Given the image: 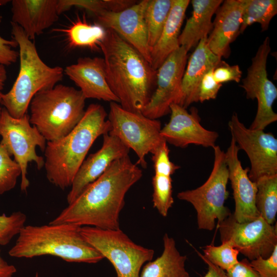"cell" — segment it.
Returning <instances> with one entry per match:
<instances>
[{
    "label": "cell",
    "mask_w": 277,
    "mask_h": 277,
    "mask_svg": "<svg viewBox=\"0 0 277 277\" xmlns=\"http://www.w3.org/2000/svg\"><path fill=\"white\" fill-rule=\"evenodd\" d=\"M107 117L110 125L108 133L135 152L138 158L136 164L146 168V156L166 142L161 135L160 121L141 112L126 110L115 102L110 103Z\"/></svg>",
    "instance_id": "cell-9"
},
{
    "label": "cell",
    "mask_w": 277,
    "mask_h": 277,
    "mask_svg": "<svg viewBox=\"0 0 277 277\" xmlns=\"http://www.w3.org/2000/svg\"><path fill=\"white\" fill-rule=\"evenodd\" d=\"M222 0H192L191 16L187 19L179 37L180 46L188 52L207 37L213 28L212 17L222 4Z\"/></svg>",
    "instance_id": "cell-24"
},
{
    "label": "cell",
    "mask_w": 277,
    "mask_h": 277,
    "mask_svg": "<svg viewBox=\"0 0 277 277\" xmlns=\"http://www.w3.org/2000/svg\"><path fill=\"white\" fill-rule=\"evenodd\" d=\"M217 227L221 242L229 241L250 261L260 256L268 258L277 245L276 223L269 224L260 215L252 221L239 223L231 213Z\"/></svg>",
    "instance_id": "cell-11"
},
{
    "label": "cell",
    "mask_w": 277,
    "mask_h": 277,
    "mask_svg": "<svg viewBox=\"0 0 277 277\" xmlns=\"http://www.w3.org/2000/svg\"><path fill=\"white\" fill-rule=\"evenodd\" d=\"M11 2L9 0H0V6H3Z\"/></svg>",
    "instance_id": "cell-44"
},
{
    "label": "cell",
    "mask_w": 277,
    "mask_h": 277,
    "mask_svg": "<svg viewBox=\"0 0 277 277\" xmlns=\"http://www.w3.org/2000/svg\"><path fill=\"white\" fill-rule=\"evenodd\" d=\"M106 31L100 47L109 86L123 108L141 112L153 93L157 70L116 32Z\"/></svg>",
    "instance_id": "cell-2"
},
{
    "label": "cell",
    "mask_w": 277,
    "mask_h": 277,
    "mask_svg": "<svg viewBox=\"0 0 277 277\" xmlns=\"http://www.w3.org/2000/svg\"><path fill=\"white\" fill-rule=\"evenodd\" d=\"M142 176V170L129 155L115 160L49 224L120 229L125 195Z\"/></svg>",
    "instance_id": "cell-1"
},
{
    "label": "cell",
    "mask_w": 277,
    "mask_h": 277,
    "mask_svg": "<svg viewBox=\"0 0 277 277\" xmlns=\"http://www.w3.org/2000/svg\"><path fill=\"white\" fill-rule=\"evenodd\" d=\"M228 127L232 138L249 157L248 176L252 181L277 174V139L271 133L247 128L236 113H233Z\"/></svg>",
    "instance_id": "cell-13"
},
{
    "label": "cell",
    "mask_w": 277,
    "mask_h": 277,
    "mask_svg": "<svg viewBox=\"0 0 277 277\" xmlns=\"http://www.w3.org/2000/svg\"><path fill=\"white\" fill-rule=\"evenodd\" d=\"M64 33L70 48H87L93 51L100 49L106 35V29L100 25L87 22L85 15L77 17L68 27L54 29Z\"/></svg>",
    "instance_id": "cell-26"
},
{
    "label": "cell",
    "mask_w": 277,
    "mask_h": 277,
    "mask_svg": "<svg viewBox=\"0 0 277 277\" xmlns=\"http://www.w3.org/2000/svg\"><path fill=\"white\" fill-rule=\"evenodd\" d=\"M242 74V71L238 65L230 66L223 61L213 70L215 81L222 84L230 81L239 83Z\"/></svg>",
    "instance_id": "cell-38"
},
{
    "label": "cell",
    "mask_w": 277,
    "mask_h": 277,
    "mask_svg": "<svg viewBox=\"0 0 277 277\" xmlns=\"http://www.w3.org/2000/svg\"><path fill=\"white\" fill-rule=\"evenodd\" d=\"M86 100L80 90L62 84L39 91L29 104L30 123L47 142L58 140L81 120Z\"/></svg>",
    "instance_id": "cell-6"
},
{
    "label": "cell",
    "mask_w": 277,
    "mask_h": 277,
    "mask_svg": "<svg viewBox=\"0 0 277 277\" xmlns=\"http://www.w3.org/2000/svg\"><path fill=\"white\" fill-rule=\"evenodd\" d=\"M134 4V1L127 0H57V10L60 15L72 7H78L95 15L103 10L121 11Z\"/></svg>",
    "instance_id": "cell-30"
},
{
    "label": "cell",
    "mask_w": 277,
    "mask_h": 277,
    "mask_svg": "<svg viewBox=\"0 0 277 277\" xmlns=\"http://www.w3.org/2000/svg\"><path fill=\"white\" fill-rule=\"evenodd\" d=\"M255 183L256 208L260 216L269 224L274 225L277 213V174L263 176Z\"/></svg>",
    "instance_id": "cell-27"
},
{
    "label": "cell",
    "mask_w": 277,
    "mask_h": 277,
    "mask_svg": "<svg viewBox=\"0 0 277 277\" xmlns=\"http://www.w3.org/2000/svg\"><path fill=\"white\" fill-rule=\"evenodd\" d=\"M16 272L15 267L9 264L0 254V277H12Z\"/></svg>",
    "instance_id": "cell-42"
},
{
    "label": "cell",
    "mask_w": 277,
    "mask_h": 277,
    "mask_svg": "<svg viewBox=\"0 0 277 277\" xmlns=\"http://www.w3.org/2000/svg\"><path fill=\"white\" fill-rule=\"evenodd\" d=\"M7 78V75L5 66L0 64V92L4 88Z\"/></svg>",
    "instance_id": "cell-43"
},
{
    "label": "cell",
    "mask_w": 277,
    "mask_h": 277,
    "mask_svg": "<svg viewBox=\"0 0 277 277\" xmlns=\"http://www.w3.org/2000/svg\"><path fill=\"white\" fill-rule=\"evenodd\" d=\"M26 220V214L21 211L13 212L10 215H0V246L7 245L19 234L25 226Z\"/></svg>",
    "instance_id": "cell-34"
},
{
    "label": "cell",
    "mask_w": 277,
    "mask_h": 277,
    "mask_svg": "<svg viewBox=\"0 0 277 277\" xmlns=\"http://www.w3.org/2000/svg\"><path fill=\"white\" fill-rule=\"evenodd\" d=\"M250 264L260 277H277V245L268 258L260 256Z\"/></svg>",
    "instance_id": "cell-36"
},
{
    "label": "cell",
    "mask_w": 277,
    "mask_h": 277,
    "mask_svg": "<svg viewBox=\"0 0 277 277\" xmlns=\"http://www.w3.org/2000/svg\"><path fill=\"white\" fill-rule=\"evenodd\" d=\"M21 174L19 164L11 159L7 149L0 143V194L13 189Z\"/></svg>",
    "instance_id": "cell-33"
},
{
    "label": "cell",
    "mask_w": 277,
    "mask_h": 277,
    "mask_svg": "<svg viewBox=\"0 0 277 277\" xmlns=\"http://www.w3.org/2000/svg\"><path fill=\"white\" fill-rule=\"evenodd\" d=\"M170 109V120L161 130L167 143L183 148L190 144L212 148L215 146L219 134L202 126L197 109L192 108L189 113L186 109L173 103Z\"/></svg>",
    "instance_id": "cell-16"
},
{
    "label": "cell",
    "mask_w": 277,
    "mask_h": 277,
    "mask_svg": "<svg viewBox=\"0 0 277 277\" xmlns=\"http://www.w3.org/2000/svg\"><path fill=\"white\" fill-rule=\"evenodd\" d=\"M189 0H173V3L159 38L150 50V64L157 70L166 59L180 46V29L190 3Z\"/></svg>",
    "instance_id": "cell-23"
},
{
    "label": "cell",
    "mask_w": 277,
    "mask_h": 277,
    "mask_svg": "<svg viewBox=\"0 0 277 277\" xmlns=\"http://www.w3.org/2000/svg\"><path fill=\"white\" fill-rule=\"evenodd\" d=\"M246 0L223 1L216 12L213 28L207 39L210 50L216 55L228 57L230 45L240 33Z\"/></svg>",
    "instance_id": "cell-20"
},
{
    "label": "cell",
    "mask_w": 277,
    "mask_h": 277,
    "mask_svg": "<svg viewBox=\"0 0 277 277\" xmlns=\"http://www.w3.org/2000/svg\"><path fill=\"white\" fill-rule=\"evenodd\" d=\"M1 92H0V103H1ZM1 109V107H0V110Z\"/></svg>",
    "instance_id": "cell-45"
},
{
    "label": "cell",
    "mask_w": 277,
    "mask_h": 277,
    "mask_svg": "<svg viewBox=\"0 0 277 277\" xmlns=\"http://www.w3.org/2000/svg\"><path fill=\"white\" fill-rule=\"evenodd\" d=\"M213 149V165L206 181L195 189L177 194L179 199L190 203L195 209L199 229L209 231L214 229L216 220L219 223L231 214L225 206L228 196L229 180L225 153L219 146L215 145Z\"/></svg>",
    "instance_id": "cell-7"
},
{
    "label": "cell",
    "mask_w": 277,
    "mask_h": 277,
    "mask_svg": "<svg viewBox=\"0 0 277 277\" xmlns=\"http://www.w3.org/2000/svg\"><path fill=\"white\" fill-rule=\"evenodd\" d=\"M169 152L165 142L151 153L154 174L171 176L180 168L170 161Z\"/></svg>",
    "instance_id": "cell-35"
},
{
    "label": "cell",
    "mask_w": 277,
    "mask_h": 277,
    "mask_svg": "<svg viewBox=\"0 0 277 277\" xmlns=\"http://www.w3.org/2000/svg\"><path fill=\"white\" fill-rule=\"evenodd\" d=\"M214 69H212L207 72L201 82L199 100L201 103L215 98L219 90L222 86V84L217 83L214 77Z\"/></svg>",
    "instance_id": "cell-37"
},
{
    "label": "cell",
    "mask_w": 277,
    "mask_h": 277,
    "mask_svg": "<svg viewBox=\"0 0 277 277\" xmlns=\"http://www.w3.org/2000/svg\"><path fill=\"white\" fill-rule=\"evenodd\" d=\"M270 51V39L266 37L252 58L247 75L242 80L241 85L246 92L247 98H255L258 102L256 114L249 127L253 130H264L277 121V114L272 109L277 98V88L268 78L266 70L267 57Z\"/></svg>",
    "instance_id": "cell-12"
},
{
    "label": "cell",
    "mask_w": 277,
    "mask_h": 277,
    "mask_svg": "<svg viewBox=\"0 0 277 277\" xmlns=\"http://www.w3.org/2000/svg\"><path fill=\"white\" fill-rule=\"evenodd\" d=\"M148 0H143L121 11L103 10L95 16L96 24L114 31L137 50L150 64L144 14Z\"/></svg>",
    "instance_id": "cell-15"
},
{
    "label": "cell",
    "mask_w": 277,
    "mask_h": 277,
    "mask_svg": "<svg viewBox=\"0 0 277 277\" xmlns=\"http://www.w3.org/2000/svg\"><path fill=\"white\" fill-rule=\"evenodd\" d=\"M11 22L33 40L58 19L57 0L11 1Z\"/></svg>",
    "instance_id": "cell-21"
},
{
    "label": "cell",
    "mask_w": 277,
    "mask_h": 277,
    "mask_svg": "<svg viewBox=\"0 0 277 277\" xmlns=\"http://www.w3.org/2000/svg\"><path fill=\"white\" fill-rule=\"evenodd\" d=\"M226 272L228 277H260L247 258L239 261Z\"/></svg>",
    "instance_id": "cell-40"
},
{
    "label": "cell",
    "mask_w": 277,
    "mask_h": 277,
    "mask_svg": "<svg viewBox=\"0 0 277 277\" xmlns=\"http://www.w3.org/2000/svg\"><path fill=\"white\" fill-rule=\"evenodd\" d=\"M188 51L180 46L156 71V88L141 113L157 120L170 112L171 104L179 98L188 59Z\"/></svg>",
    "instance_id": "cell-14"
},
{
    "label": "cell",
    "mask_w": 277,
    "mask_h": 277,
    "mask_svg": "<svg viewBox=\"0 0 277 277\" xmlns=\"http://www.w3.org/2000/svg\"><path fill=\"white\" fill-rule=\"evenodd\" d=\"M207 37L202 39L196 46L189 57L184 73L176 104L185 109L199 102V88L203 77L209 70L215 69L222 61L208 48Z\"/></svg>",
    "instance_id": "cell-22"
},
{
    "label": "cell",
    "mask_w": 277,
    "mask_h": 277,
    "mask_svg": "<svg viewBox=\"0 0 277 277\" xmlns=\"http://www.w3.org/2000/svg\"><path fill=\"white\" fill-rule=\"evenodd\" d=\"M81 232L86 241L112 264L117 277H140L144 264L153 259V249L135 243L120 229L82 226Z\"/></svg>",
    "instance_id": "cell-8"
},
{
    "label": "cell",
    "mask_w": 277,
    "mask_h": 277,
    "mask_svg": "<svg viewBox=\"0 0 277 277\" xmlns=\"http://www.w3.org/2000/svg\"><path fill=\"white\" fill-rule=\"evenodd\" d=\"M203 255L206 259L225 271L239 262V252L229 241L223 242L217 246L207 245L203 248Z\"/></svg>",
    "instance_id": "cell-32"
},
{
    "label": "cell",
    "mask_w": 277,
    "mask_h": 277,
    "mask_svg": "<svg viewBox=\"0 0 277 277\" xmlns=\"http://www.w3.org/2000/svg\"><path fill=\"white\" fill-rule=\"evenodd\" d=\"M0 143L21 167V189L26 192L29 185L27 177L28 164L35 162L38 170L44 166L45 160L37 155L36 147L44 151L46 140L36 127L30 124L29 114L15 118L4 107L0 110Z\"/></svg>",
    "instance_id": "cell-10"
},
{
    "label": "cell",
    "mask_w": 277,
    "mask_h": 277,
    "mask_svg": "<svg viewBox=\"0 0 277 277\" xmlns=\"http://www.w3.org/2000/svg\"><path fill=\"white\" fill-rule=\"evenodd\" d=\"M11 24L12 39L19 48V70L11 89L1 93L0 104L11 116L20 118L27 113L30 103L37 92L52 88L62 80L64 70L45 64L22 28L12 22Z\"/></svg>",
    "instance_id": "cell-5"
},
{
    "label": "cell",
    "mask_w": 277,
    "mask_h": 277,
    "mask_svg": "<svg viewBox=\"0 0 277 277\" xmlns=\"http://www.w3.org/2000/svg\"><path fill=\"white\" fill-rule=\"evenodd\" d=\"M276 13V0H246L240 33H243L247 27L255 23L261 25L262 31L267 30L271 19Z\"/></svg>",
    "instance_id": "cell-29"
},
{
    "label": "cell",
    "mask_w": 277,
    "mask_h": 277,
    "mask_svg": "<svg viewBox=\"0 0 277 277\" xmlns=\"http://www.w3.org/2000/svg\"><path fill=\"white\" fill-rule=\"evenodd\" d=\"M81 228L68 223L25 226L9 254L18 258L49 255L68 262L97 263L104 258L84 238Z\"/></svg>",
    "instance_id": "cell-4"
},
{
    "label": "cell",
    "mask_w": 277,
    "mask_h": 277,
    "mask_svg": "<svg viewBox=\"0 0 277 277\" xmlns=\"http://www.w3.org/2000/svg\"><path fill=\"white\" fill-rule=\"evenodd\" d=\"M172 3L173 0H148L144 17L150 50L160 36Z\"/></svg>",
    "instance_id": "cell-28"
},
{
    "label": "cell",
    "mask_w": 277,
    "mask_h": 277,
    "mask_svg": "<svg viewBox=\"0 0 277 277\" xmlns=\"http://www.w3.org/2000/svg\"><path fill=\"white\" fill-rule=\"evenodd\" d=\"M163 240L162 254L146 263L140 277H190L185 267L187 256L180 253L174 239L165 233Z\"/></svg>",
    "instance_id": "cell-25"
},
{
    "label": "cell",
    "mask_w": 277,
    "mask_h": 277,
    "mask_svg": "<svg viewBox=\"0 0 277 277\" xmlns=\"http://www.w3.org/2000/svg\"><path fill=\"white\" fill-rule=\"evenodd\" d=\"M239 148L231 138L225 153L228 179L233 190L235 210L232 215L239 223L252 221L260 216L255 206L257 186L248 176L249 168H243L238 156Z\"/></svg>",
    "instance_id": "cell-17"
},
{
    "label": "cell",
    "mask_w": 277,
    "mask_h": 277,
    "mask_svg": "<svg viewBox=\"0 0 277 277\" xmlns=\"http://www.w3.org/2000/svg\"><path fill=\"white\" fill-rule=\"evenodd\" d=\"M34 277H39L38 274L37 273H36Z\"/></svg>",
    "instance_id": "cell-46"
},
{
    "label": "cell",
    "mask_w": 277,
    "mask_h": 277,
    "mask_svg": "<svg viewBox=\"0 0 277 277\" xmlns=\"http://www.w3.org/2000/svg\"><path fill=\"white\" fill-rule=\"evenodd\" d=\"M102 147L85 159L76 173L67 196L68 204L97 179L115 160L128 155L130 149L117 137L106 133Z\"/></svg>",
    "instance_id": "cell-18"
},
{
    "label": "cell",
    "mask_w": 277,
    "mask_h": 277,
    "mask_svg": "<svg viewBox=\"0 0 277 277\" xmlns=\"http://www.w3.org/2000/svg\"><path fill=\"white\" fill-rule=\"evenodd\" d=\"M152 184L153 207L161 215L166 217L174 203L171 177L154 174Z\"/></svg>",
    "instance_id": "cell-31"
},
{
    "label": "cell",
    "mask_w": 277,
    "mask_h": 277,
    "mask_svg": "<svg viewBox=\"0 0 277 277\" xmlns=\"http://www.w3.org/2000/svg\"><path fill=\"white\" fill-rule=\"evenodd\" d=\"M64 73L80 88L86 99L119 103L107 82L103 58L80 57L76 63L67 66Z\"/></svg>",
    "instance_id": "cell-19"
},
{
    "label": "cell",
    "mask_w": 277,
    "mask_h": 277,
    "mask_svg": "<svg viewBox=\"0 0 277 277\" xmlns=\"http://www.w3.org/2000/svg\"><path fill=\"white\" fill-rule=\"evenodd\" d=\"M104 107L91 104L74 128L63 137L47 142L44 152L46 177L52 184L65 189L71 186L90 148L110 125Z\"/></svg>",
    "instance_id": "cell-3"
},
{
    "label": "cell",
    "mask_w": 277,
    "mask_h": 277,
    "mask_svg": "<svg viewBox=\"0 0 277 277\" xmlns=\"http://www.w3.org/2000/svg\"><path fill=\"white\" fill-rule=\"evenodd\" d=\"M17 46L14 39H7L0 35V64L9 66L16 62L19 54L14 48Z\"/></svg>",
    "instance_id": "cell-39"
},
{
    "label": "cell",
    "mask_w": 277,
    "mask_h": 277,
    "mask_svg": "<svg viewBox=\"0 0 277 277\" xmlns=\"http://www.w3.org/2000/svg\"><path fill=\"white\" fill-rule=\"evenodd\" d=\"M197 252L208 265V271L203 277H228L225 271L211 263L198 251Z\"/></svg>",
    "instance_id": "cell-41"
}]
</instances>
